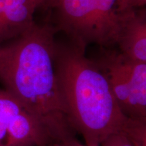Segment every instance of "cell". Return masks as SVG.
Returning a JSON list of instances; mask_svg holds the SVG:
<instances>
[{
	"mask_svg": "<svg viewBox=\"0 0 146 146\" xmlns=\"http://www.w3.org/2000/svg\"><path fill=\"white\" fill-rule=\"evenodd\" d=\"M58 30L35 23L0 45V81L28 110L55 143L75 141L76 133L58 89L54 54Z\"/></svg>",
	"mask_w": 146,
	"mask_h": 146,
	"instance_id": "cell-1",
	"label": "cell"
},
{
	"mask_svg": "<svg viewBox=\"0 0 146 146\" xmlns=\"http://www.w3.org/2000/svg\"><path fill=\"white\" fill-rule=\"evenodd\" d=\"M43 0H5L0 12V45L16 39L35 24L33 15Z\"/></svg>",
	"mask_w": 146,
	"mask_h": 146,
	"instance_id": "cell-6",
	"label": "cell"
},
{
	"mask_svg": "<svg viewBox=\"0 0 146 146\" xmlns=\"http://www.w3.org/2000/svg\"><path fill=\"white\" fill-rule=\"evenodd\" d=\"M55 143L35 117L5 90H0V146Z\"/></svg>",
	"mask_w": 146,
	"mask_h": 146,
	"instance_id": "cell-5",
	"label": "cell"
},
{
	"mask_svg": "<svg viewBox=\"0 0 146 146\" xmlns=\"http://www.w3.org/2000/svg\"><path fill=\"white\" fill-rule=\"evenodd\" d=\"M5 3V0H0V12H1V10H2V8L4 5Z\"/></svg>",
	"mask_w": 146,
	"mask_h": 146,
	"instance_id": "cell-11",
	"label": "cell"
},
{
	"mask_svg": "<svg viewBox=\"0 0 146 146\" xmlns=\"http://www.w3.org/2000/svg\"><path fill=\"white\" fill-rule=\"evenodd\" d=\"M93 60L106 77L123 114L146 123V63L135 62L110 48H102Z\"/></svg>",
	"mask_w": 146,
	"mask_h": 146,
	"instance_id": "cell-4",
	"label": "cell"
},
{
	"mask_svg": "<svg viewBox=\"0 0 146 146\" xmlns=\"http://www.w3.org/2000/svg\"><path fill=\"white\" fill-rule=\"evenodd\" d=\"M56 9L58 31H62L70 43L85 50L96 44L110 48L117 44L120 31L132 10L123 0H58Z\"/></svg>",
	"mask_w": 146,
	"mask_h": 146,
	"instance_id": "cell-3",
	"label": "cell"
},
{
	"mask_svg": "<svg viewBox=\"0 0 146 146\" xmlns=\"http://www.w3.org/2000/svg\"><path fill=\"white\" fill-rule=\"evenodd\" d=\"M100 146H135L122 133L110 135L102 142Z\"/></svg>",
	"mask_w": 146,
	"mask_h": 146,
	"instance_id": "cell-8",
	"label": "cell"
},
{
	"mask_svg": "<svg viewBox=\"0 0 146 146\" xmlns=\"http://www.w3.org/2000/svg\"><path fill=\"white\" fill-rule=\"evenodd\" d=\"M119 52L131 61L146 63L145 9H133L120 31L116 44Z\"/></svg>",
	"mask_w": 146,
	"mask_h": 146,
	"instance_id": "cell-7",
	"label": "cell"
},
{
	"mask_svg": "<svg viewBox=\"0 0 146 146\" xmlns=\"http://www.w3.org/2000/svg\"><path fill=\"white\" fill-rule=\"evenodd\" d=\"M125 6L128 9L142 8L145 5L146 0H123Z\"/></svg>",
	"mask_w": 146,
	"mask_h": 146,
	"instance_id": "cell-9",
	"label": "cell"
},
{
	"mask_svg": "<svg viewBox=\"0 0 146 146\" xmlns=\"http://www.w3.org/2000/svg\"><path fill=\"white\" fill-rule=\"evenodd\" d=\"M58 0H43V3H42L41 6L44 7H50V8H53L54 5L56 4Z\"/></svg>",
	"mask_w": 146,
	"mask_h": 146,
	"instance_id": "cell-10",
	"label": "cell"
},
{
	"mask_svg": "<svg viewBox=\"0 0 146 146\" xmlns=\"http://www.w3.org/2000/svg\"><path fill=\"white\" fill-rule=\"evenodd\" d=\"M54 63L60 94L87 146H100L113 133H122L129 139L141 133L146 123L123 114L106 77L85 50L56 42Z\"/></svg>",
	"mask_w": 146,
	"mask_h": 146,
	"instance_id": "cell-2",
	"label": "cell"
}]
</instances>
